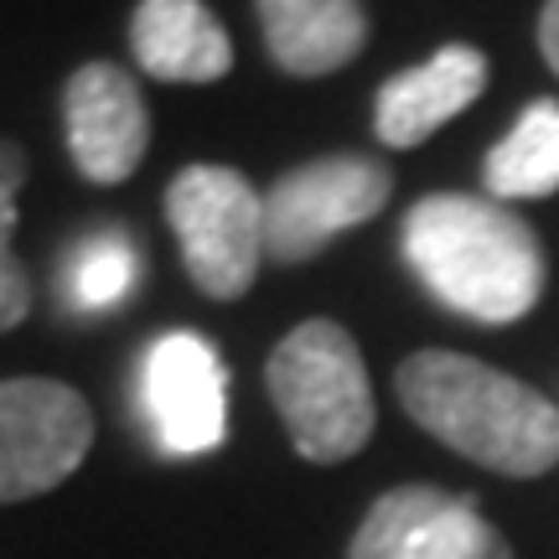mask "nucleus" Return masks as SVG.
Segmentation results:
<instances>
[{"label":"nucleus","mask_w":559,"mask_h":559,"mask_svg":"<svg viewBox=\"0 0 559 559\" xmlns=\"http://www.w3.org/2000/svg\"><path fill=\"white\" fill-rule=\"evenodd\" d=\"M94 445V409L58 379L0 383V502L41 498L73 477Z\"/></svg>","instance_id":"6"},{"label":"nucleus","mask_w":559,"mask_h":559,"mask_svg":"<svg viewBox=\"0 0 559 559\" xmlns=\"http://www.w3.org/2000/svg\"><path fill=\"white\" fill-rule=\"evenodd\" d=\"M477 559H519L513 555V549H508V539H502L498 528H492V534H487V544H481V555Z\"/></svg>","instance_id":"18"},{"label":"nucleus","mask_w":559,"mask_h":559,"mask_svg":"<svg viewBox=\"0 0 559 559\" xmlns=\"http://www.w3.org/2000/svg\"><path fill=\"white\" fill-rule=\"evenodd\" d=\"M264 389L275 400L285 436L306 461H353L373 440V389L353 332L337 321H300L264 362Z\"/></svg>","instance_id":"3"},{"label":"nucleus","mask_w":559,"mask_h":559,"mask_svg":"<svg viewBox=\"0 0 559 559\" xmlns=\"http://www.w3.org/2000/svg\"><path fill=\"white\" fill-rule=\"evenodd\" d=\"M487 534L492 523L481 519L477 498L409 481L373 498L347 544V559H477Z\"/></svg>","instance_id":"7"},{"label":"nucleus","mask_w":559,"mask_h":559,"mask_svg":"<svg viewBox=\"0 0 559 559\" xmlns=\"http://www.w3.org/2000/svg\"><path fill=\"white\" fill-rule=\"evenodd\" d=\"M166 218L177 228L181 264L202 296L239 300L264 264V198L234 166H181L166 187Z\"/></svg>","instance_id":"4"},{"label":"nucleus","mask_w":559,"mask_h":559,"mask_svg":"<svg viewBox=\"0 0 559 559\" xmlns=\"http://www.w3.org/2000/svg\"><path fill=\"white\" fill-rule=\"evenodd\" d=\"M130 47L160 83H218L234 68V41L202 0H140Z\"/></svg>","instance_id":"11"},{"label":"nucleus","mask_w":559,"mask_h":559,"mask_svg":"<svg viewBox=\"0 0 559 559\" xmlns=\"http://www.w3.org/2000/svg\"><path fill=\"white\" fill-rule=\"evenodd\" d=\"M481 88H487V58L466 41H451L430 62L383 83L379 104H373V130L389 151H415L477 99Z\"/></svg>","instance_id":"10"},{"label":"nucleus","mask_w":559,"mask_h":559,"mask_svg":"<svg viewBox=\"0 0 559 559\" xmlns=\"http://www.w3.org/2000/svg\"><path fill=\"white\" fill-rule=\"evenodd\" d=\"M26 311H32V280H26L16 254H0V332L21 326Z\"/></svg>","instance_id":"16"},{"label":"nucleus","mask_w":559,"mask_h":559,"mask_svg":"<svg viewBox=\"0 0 559 559\" xmlns=\"http://www.w3.org/2000/svg\"><path fill=\"white\" fill-rule=\"evenodd\" d=\"M62 120H68V151L73 166L94 187H120L135 177L151 145V109L140 99L135 79L115 62H83L68 79L62 94Z\"/></svg>","instance_id":"8"},{"label":"nucleus","mask_w":559,"mask_h":559,"mask_svg":"<svg viewBox=\"0 0 559 559\" xmlns=\"http://www.w3.org/2000/svg\"><path fill=\"white\" fill-rule=\"evenodd\" d=\"M481 181L492 202H523L559 192V99H534L519 124L487 151Z\"/></svg>","instance_id":"13"},{"label":"nucleus","mask_w":559,"mask_h":559,"mask_svg":"<svg viewBox=\"0 0 559 559\" xmlns=\"http://www.w3.org/2000/svg\"><path fill=\"white\" fill-rule=\"evenodd\" d=\"M539 47H544V62L559 73V0H549L539 16Z\"/></svg>","instance_id":"17"},{"label":"nucleus","mask_w":559,"mask_h":559,"mask_svg":"<svg viewBox=\"0 0 559 559\" xmlns=\"http://www.w3.org/2000/svg\"><path fill=\"white\" fill-rule=\"evenodd\" d=\"M145 409L156 440L171 456H202L228 425V373L213 342L192 332H166L145 358Z\"/></svg>","instance_id":"9"},{"label":"nucleus","mask_w":559,"mask_h":559,"mask_svg":"<svg viewBox=\"0 0 559 559\" xmlns=\"http://www.w3.org/2000/svg\"><path fill=\"white\" fill-rule=\"evenodd\" d=\"M389 192H394L389 166L368 156H321L285 171L264 192V249H270V260H317L337 234L379 218Z\"/></svg>","instance_id":"5"},{"label":"nucleus","mask_w":559,"mask_h":559,"mask_svg":"<svg viewBox=\"0 0 559 559\" xmlns=\"http://www.w3.org/2000/svg\"><path fill=\"white\" fill-rule=\"evenodd\" d=\"M270 58L290 79H326L368 47L362 0H254Z\"/></svg>","instance_id":"12"},{"label":"nucleus","mask_w":559,"mask_h":559,"mask_svg":"<svg viewBox=\"0 0 559 559\" xmlns=\"http://www.w3.org/2000/svg\"><path fill=\"white\" fill-rule=\"evenodd\" d=\"M130 285H135V243L124 234H99L83 243L79 264H73V300L83 311H104L124 300Z\"/></svg>","instance_id":"14"},{"label":"nucleus","mask_w":559,"mask_h":559,"mask_svg":"<svg viewBox=\"0 0 559 559\" xmlns=\"http://www.w3.org/2000/svg\"><path fill=\"white\" fill-rule=\"evenodd\" d=\"M404 260L425 290L481 326L523 321L544 296V243L492 198L430 192L404 218Z\"/></svg>","instance_id":"1"},{"label":"nucleus","mask_w":559,"mask_h":559,"mask_svg":"<svg viewBox=\"0 0 559 559\" xmlns=\"http://www.w3.org/2000/svg\"><path fill=\"white\" fill-rule=\"evenodd\" d=\"M394 389L419 430L487 472L528 481L559 466V409L492 362L425 347L400 362Z\"/></svg>","instance_id":"2"},{"label":"nucleus","mask_w":559,"mask_h":559,"mask_svg":"<svg viewBox=\"0 0 559 559\" xmlns=\"http://www.w3.org/2000/svg\"><path fill=\"white\" fill-rule=\"evenodd\" d=\"M21 181H26V151H21L16 140H0V254H11Z\"/></svg>","instance_id":"15"}]
</instances>
